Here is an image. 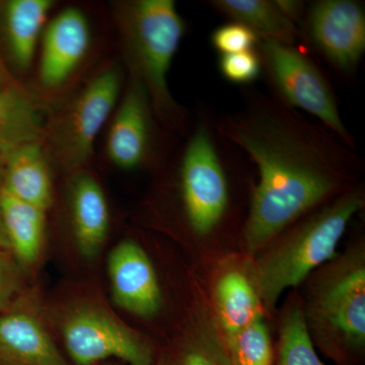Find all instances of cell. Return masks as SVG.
I'll return each mask as SVG.
<instances>
[{
    "label": "cell",
    "mask_w": 365,
    "mask_h": 365,
    "mask_svg": "<svg viewBox=\"0 0 365 365\" xmlns=\"http://www.w3.org/2000/svg\"><path fill=\"white\" fill-rule=\"evenodd\" d=\"M216 126L258 170L242 230L249 255L356 187L364 167L356 150L333 132L260 91H248L242 109L216 117Z\"/></svg>",
    "instance_id": "6da1fadb"
},
{
    "label": "cell",
    "mask_w": 365,
    "mask_h": 365,
    "mask_svg": "<svg viewBox=\"0 0 365 365\" xmlns=\"http://www.w3.org/2000/svg\"><path fill=\"white\" fill-rule=\"evenodd\" d=\"M364 204V189L354 187L300 218L266 246L253 270V287L263 307L273 309L285 290L299 287L314 269L335 258L340 240Z\"/></svg>",
    "instance_id": "7a4b0ae2"
},
{
    "label": "cell",
    "mask_w": 365,
    "mask_h": 365,
    "mask_svg": "<svg viewBox=\"0 0 365 365\" xmlns=\"http://www.w3.org/2000/svg\"><path fill=\"white\" fill-rule=\"evenodd\" d=\"M245 158L220 135L215 115L206 107L198 112L176 168L182 212L197 237H208L227 220L232 209V172Z\"/></svg>",
    "instance_id": "3957f363"
},
{
    "label": "cell",
    "mask_w": 365,
    "mask_h": 365,
    "mask_svg": "<svg viewBox=\"0 0 365 365\" xmlns=\"http://www.w3.org/2000/svg\"><path fill=\"white\" fill-rule=\"evenodd\" d=\"M127 37L136 78L148 91L158 119L182 127L184 110L169 91L168 76L179 49L186 23L174 0H138L128 7Z\"/></svg>",
    "instance_id": "277c9868"
},
{
    "label": "cell",
    "mask_w": 365,
    "mask_h": 365,
    "mask_svg": "<svg viewBox=\"0 0 365 365\" xmlns=\"http://www.w3.org/2000/svg\"><path fill=\"white\" fill-rule=\"evenodd\" d=\"M326 342L360 351L365 345V256L359 247L331 264L319 277L304 312Z\"/></svg>",
    "instance_id": "5b68a950"
},
{
    "label": "cell",
    "mask_w": 365,
    "mask_h": 365,
    "mask_svg": "<svg viewBox=\"0 0 365 365\" xmlns=\"http://www.w3.org/2000/svg\"><path fill=\"white\" fill-rule=\"evenodd\" d=\"M262 68L275 97L287 107L306 112L355 148L354 137L341 117L337 96L316 62L297 46L261 41L258 48Z\"/></svg>",
    "instance_id": "8992f818"
},
{
    "label": "cell",
    "mask_w": 365,
    "mask_h": 365,
    "mask_svg": "<svg viewBox=\"0 0 365 365\" xmlns=\"http://www.w3.org/2000/svg\"><path fill=\"white\" fill-rule=\"evenodd\" d=\"M61 335L76 365H95L117 359L129 365H155L153 346L107 307L81 302L64 314Z\"/></svg>",
    "instance_id": "52a82bcc"
},
{
    "label": "cell",
    "mask_w": 365,
    "mask_h": 365,
    "mask_svg": "<svg viewBox=\"0 0 365 365\" xmlns=\"http://www.w3.org/2000/svg\"><path fill=\"white\" fill-rule=\"evenodd\" d=\"M322 57L344 78L359 68L365 52V9L355 0L309 2L302 26Z\"/></svg>",
    "instance_id": "ba28073f"
},
{
    "label": "cell",
    "mask_w": 365,
    "mask_h": 365,
    "mask_svg": "<svg viewBox=\"0 0 365 365\" xmlns=\"http://www.w3.org/2000/svg\"><path fill=\"white\" fill-rule=\"evenodd\" d=\"M0 365H71L46 325L35 289H24L0 314Z\"/></svg>",
    "instance_id": "9c48e42d"
},
{
    "label": "cell",
    "mask_w": 365,
    "mask_h": 365,
    "mask_svg": "<svg viewBox=\"0 0 365 365\" xmlns=\"http://www.w3.org/2000/svg\"><path fill=\"white\" fill-rule=\"evenodd\" d=\"M112 294L118 307L141 318L160 311L162 292L153 263L132 240L119 242L108 261Z\"/></svg>",
    "instance_id": "30bf717a"
},
{
    "label": "cell",
    "mask_w": 365,
    "mask_h": 365,
    "mask_svg": "<svg viewBox=\"0 0 365 365\" xmlns=\"http://www.w3.org/2000/svg\"><path fill=\"white\" fill-rule=\"evenodd\" d=\"M120 76L115 69L102 72L76 101L62 135L64 160L78 165L88 160L98 132L116 104Z\"/></svg>",
    "instance_id": "8fae6325"
},
{
    "label": "cell",
    "mask_w": 365,
    "mask_h": 365,
    "mask_svg": "<svg viewBox=\"0 0 365 365\" xmlns=\"http://www.w3.org/2000/svg\"><path fill=\"white\" fill-rule=\"evenodd\" d=\"M155 365H237L215 311L199 300L181 328L155 357Z\"/></svg>",
    "instance_id": "7c38bea8"
},
{
    "label": "cell",
    "mask_w": 365,
    "mask_h": 365,
    "mask_svg": "<svg viewBox=\"0 0 365 365\" xmlns=\"http://www.w3.org/2000/svg\"><path fill=\"white\" fill-rule=\"evenodd\" d=\"M153 111L148 91L140 81L133 79L118 109L108 138L109 157L121 169H137L150 160Z\"/></svg>",
    "instance_id": "4fadbf2b"
},
{
    "label": "cell",
    "mask_w": 365,
    "mask_h": 365,
    "mask_svg": "<svg viewBox=\"0 0 365 365\" xmlns=\"http://www.w3.org/2000/svg\"><path fill=\"white\" fill-rule=\"evenodd\" d=\"M90 26L78 9H67L46 29L40 61V78L48 88L66 81L85 57L90 46Z\"/></svg>",
    "instance_id": "5bb4252c"
},
{
    "label": "cell",
    "mask_w": 365,
    "mask_h": 365,
    "mask_svg": "<svg viewBox=\"0 0 365 365\" xmlns=\"http://www.w3.org/2000/svg\"><path fill=\"white\" fill-rule=\"evenodd\" d=\"M76 245L85 258L93 259L104 246L110 213L104 192L93 177L81 175L71 190Z\"/></svg>",
    "instance_id": "9a60e30c"
},
{
    "label": "cell",
    "mask_w": 365,
    "mask_h": 365,
    "mask_svg": "<svg viewBox=\"0 0 365 365\" xmlns=\"http://www.w3.org/2000/svg\"><path fill=\"white\" fill-rule=\"evenodd\" d=\"M215 314L227 347L255 319L264 316V307L251 281L237 271L223 274L216 283Z\"/></svg>",
    "instance_id": "2e32d148"
},
{
    "label": "cell",
    "mask_w": 365,
    "mask_h": 365,
    "mask_svg": "<svg viewBox=\"0 0 365 365\" xmlns=\"http://www.w3.org/2000/svg\"><path fill=\"white\" fill-rule=\"evenodd\" d=\"M6 189L21 200L43 210L50 207L51 179L39 143L24 144L6 153Z\"/></svg>",
    "instance_id": "e0dca14e"
},
{
    "label": "cell",
    "mask_w": 365,
    "mask_h": 365,
    "mask_svg": "<svg viewBox=\"0 0 365 365\" xmlns=\"http://www.w3.org/2000/svg\"><path fill=\"white\" fill-rule=\"evenodd\" d=\"M209 6L249 28L260 41H275L297 46L302 33L297 25L285 18L274 0H210Z\"/></svg>",
    "instance_id": "ac0fdd59"
},
{
    "label": "cell",
    "mask_w": 365,
    "mask_h": 365,
    "mask_svg": "<svg viewBox=\"0 0 365 365\" xmlns=\"http://www.w3.org/2000/svg\"><path fill=\"white\" fill-rule=\"evenodd\" d=\"M2 218L11 253L24 268L39 258L45 235V210L4 190Z\"/></svg>",
    "instance_id": "d6986e66"
},
{
    "label": "cell",
    "mask_w": 365,
    "mask_h": 365,
    "mask_svg": "<svg viewBox=\"0 0 365 365\" xmlns=\"http://www.w3.org/2000/svg\"><path fill=\"white\" fill-rule=\"evenodd\" d=\"M50 0H11L6 2L4 25L7 44L16 66L28 69L43 26L52 9Z\"/></svg>",
    "instance_id": "ffe728a7"
},
{
    "label": "cell",
    "mask_w": 365,
    "mask_h": 365,
    "mask_svg": "<svg viewBox=\"0 0 365 365\" xmlns=\"http://www.w3.org/2000/svg\"><path fill=\"white\" fill-rule=\"evenodd\" d=\"M42 126L38 108L20 86L0 90V153L39 143Z\"/></svg>",
    "instance_id": "44dd1931"
},
{
    "label": "cell",
    "mask_w": 365,
    "mask_h": 365,
    "mask_svg": "<svg viewBox=\"0 0 365 365\" xmlns=\"http://www.w3.org/2000/svg\"><path fill=\"white\" fill-rule=\"evenodd\" d=\"M304 309L292 304L283 316L277 365H325L314 350Z\"/></svg>",
    "instance_id": "7402d4cb"
},
{
    "label": "cell",
    "mask_w": 365,
    "mask_h": 365,
    "mask_svg": "<svg viewBox=\"0 0 365 365\" xmlns=\"http://www.w3.org/2000/svg\"><path fill=\"white\" fill-rule=\"evenodd\" d=\"M228 349L237 365H272L273 349L265 317L242 329Z\"/></svg>",
    "instance_id": "603a6c76"
},
{
    "label": "cell",
    "mask_w": 365,
    "mask_h": 365,
    "mask_svg": "<svg viewBox=\"0 0 365 365\" xmlns=\"http://www.w3.org/2000/svg\"><path fill=\"white\" fill-rule=\"evenodd\" d=\"M218 68L223 78L241 86L253 83L263 72L260 54L257 49L220 55Z\"/></svg>",
    "instance_id": "cb8c5ba5"
},
{
    "label": "cell",
    "mask_w": 365,
    "mask_h": 365,
    "mask_svg": "<svg viewBox=\"0 0 365 365\" xmlns=\"http://www.w3.org/2000/svg\"><path fill=\"white\" fill-rule=\"evenodd\" d=\"M210 42L220 55H227L257 49L261 41L246 26L230 21L213 31Z\"/></svg>",
    "instance_id": "d4e9b609"
},
{
    "label": "cell",
    "mask_w": 365,
    "mask_h": 365,
    "mask_svg": "<svg viewBox=\"0 0 365 365\" xmlns=\"http://www.w3.org/2000/svg\"><path fill=\"white\" fill-rule=\"evenodd\" d=\"M24 271L11 251L0 247V314L23 292Z\"/></svg>",
    "instance_id": "484cf974"
},
{
    "label": "cell",
    "mask_w": 365,
    "mask_h": 365,
    "mask_svg": "<svg viewBox=\"0 0 365 365\" xmlns=\"http://www.w3.org/2000/svg\"><path fill=\"white\" fill-rule=\"evenodd\" d=\"M280 13L300 29L306 16L307 6L306 2L299 0H274Z\"/></svg>",
    "instance_id": "4316f807"
},
{
    "label": "cell",
    "mask_w": 365,
    "mask_h": 365,
    "mask_svg": "<svg viewBox=\"0 0 365 365\" xmlns=\"http://www.w3.org/2000/svg\"><path fill=\"white\" fill-rule=\"evenodd\" d=\"M6 190V155L0 153V247L11 251L9 239L4 227V218H2V196Z\"/></svg>",
    "instance_id": "83f0119b"
},
{
    "label": "cell",
    "mask_w": 365,
    "mask_h": 365,
    "mask_svg": "<svg viewBox=\"0 0 365 365\" xmlns=\"http://www.w3.org/2000/svg\"><path fill=\"white\" fill-rule=\"evenodd\" d=\"M16 86L18 85H16L11 74L9 73L6 63H4V59H2L1 54H0V90Z\"/></svg>",
    "instance_id": "f1b7e54d"
}]
</instances>
